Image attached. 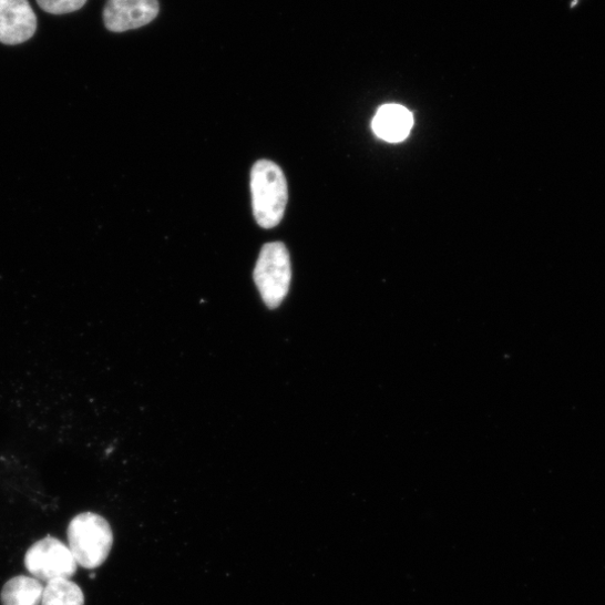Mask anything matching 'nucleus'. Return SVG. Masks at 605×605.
<instances>
[{"label": "nucleus", "instance_id": "obj_1", "mask_svg": "<svg viewBox=\"0 0 605 605\" xmlns=\"http://www.w3.org/2000/svg\"><path fill=\"white\" fill-rule=\"evenodd\" d=\"M253 209L257 224L271 229L280 224L287 205V182L275 163L258 161L250 176Z\"/></svg>", "mask_w": 605, "mask_h": 605}, {"label": "nucleus", "instance_id": "obj_2", "mask_svg": "<svg viewBox=\"0 0 605 605\" xmlns=\"http://www.w3.org/2000/svg\"><path fill=\"white\" fill-rule=\"evenodd\" d=\"M68 541L76 564L86 570H94L109 558L114 544V534L104 517L84 513L70 523Z\"/></svg>", "mask_w": 605, "mask_h": 605}, {"label": "nucleus", "instance_id": "obj_3", "mask_svg": "<svg viewBox=\"0 0 605 605\" xmlns=\"http://www.w3.org/2000/svg\"><path fill=\"white\" fill-rule=\"evenodd\" d=\"M254 279L269 309H276L287 296L291 267L287 248L281 243H270L263 247L257 260Z\"/></svg>", "mask_w": 605, "mask_h": 605}, {"label": "nucleus", "instance_id": "obj_4", "mask_svg": "<svg viewBox=\"0 0 605 605\" xmlns=\"http://www.w3.org/2000/svg\"><path fill=\"white\" fill-rule=\"evenodd\" d=\"M25 566L35 578L48 583L58 578L69 580L75 574L78 564L65 544L47 537L29 548Z\"/></svg>", "mask_w": 605, "mask_h": 605}, {"label": "nucleus", "instance_id": "obj_5", "mask_svg": "<svg viewBox=\"0 0 605 605\" xmlns=\"http://www.w3.org/2000/svg\"><path fill=\"white\" fill-rule=\"evenodd\" d=\"M158 14V0H109L103 18L109 31L123 33L148 25Z\"/></svg>", "mask_w": 605, "mask_h": 605}, {"label": "nucleus", "instance_id": "obj_6", "mask_svg": "<svg viewBox=\"0 0 605 605\" xmlns=\"http://www.w3.org/2000/svg\"><path fill=\"white\" fill-rule=\"evenodd\" d=\"M38 19L29 0H0V43L22 44L32 39Z\"/></svg>", "mask_w": 605, "mask_h": 605}, {"label": "nucleus", "instance_id": "obj_7", "mask_svg": "<svg viewBox=\"0 0 605 605\" xmlns=\"http://www.w3.org/2000/svg\"><path fill=\"white\" fill-rule=\"evenodd\" d=\"M413 126L414 117L412 113L408 109L396 104L380 107L372 121L375 134L388 143L406 141Z\"/></svg>", "mask_w": 605, "mask_h": 605}, {"label": "nucleus", "instance_id": "obj_8", "mask_svg": "<svg viewBox=\"0 0 605 605\" xmlns=\"http://www.w3.org/2000/svg\"><path fill=\"white\" fill-rule=\"evenodd\" d=\"M44 586L38 578L17 576L3 587L0 598L3 605H40Z\"/></svg>", "mask_w": 605, "mask_h": 605}, {"label": "nucleus", "instance_id": "obj_9", "mask_svg": "<svg viewBox=\"0 0 605 605\" xmlns=\"http://www.w3.org/2000/svg\"><path fill=\"white\" fill-rule=\"evenodd\" d=\"M42 605H84L83 592L70 580H53L44 587Z\"/></svg>", "mask_w": 605, "mask_h": 605}, {"label": "nucleus", "instance_id": "obj_10", "mask_svg": "<svg viewBox=\"0 0 605 605\" xmlns=\"http://www.w3.org/2000/svg\"><path fill=\"white\" fill-rule=\"evenodd\" d=\"M40 9L49 14L63 16L81 10L88 0H37Z\"/></svg>", "mask_w": 605, "mask_h": 605}]
</instances>
